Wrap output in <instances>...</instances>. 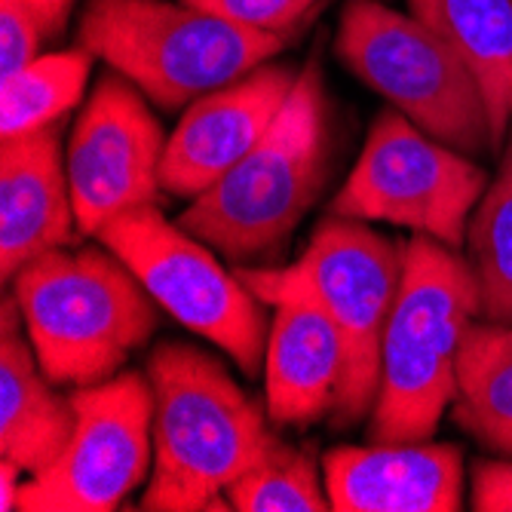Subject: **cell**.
Masks as SVG:
<instances>
[{"label": "cell", "mask_w": 512, "mask_h": 512, "mask_svg": "<svg viewBox=\"0 0 512 512\" xmlns=\"http://www.w3.org/2000/svg\"><path fill=\"white\" fill-rule=\"evenodd\" d=\"M154 387V470L148 512L230 509L227 488L273 445V421L227 368L191 347L160 344L148 359Z\"/></svg>", "instance_id": "cell-1"}, {"label": "cell", "mask_w": 512, "mask_h": 512, "mask_svg": "<svg viewBox=\"0 0 512 512\" xmlns=\"http://www.w3.org/2000/svg\"><path fill=\"white\" fill-rule=\"evenodd\" d=\"M332 172V123L322 68L310 59L261 142L188 203L178 224L237 267L267 264L319 200Z\"/></svg>", "instance_id": "cell-2"}, {"label": "cell", "mask_w": 512, "mask_h": 512, "mask_svg": "<svg viewBox=\"0 0 512 512\" xmlns=\"http://www.w3.org/2000/svg\"><path fill=\"white\" fill-rule=\"evenodd\" d=\"M476 319L479 289L470 261L439 240H408L402 286L381 341L371 442H424L436 433L454 402L457 356Z\"/></svg>", "instance_id": "cell-3"}, {"label": "cell", "mask_w": 512, "mask_h": 512, "mask_svg": "<svg viewBox=\"0 0 512 512\" xmlns=\"http://www.w3.org/2000/svg\"><path fill=\"white\" fill-rule=\"evenodd\" d=\"M25 335L56 387H92L114 375L157 332V301L108 249H53L13 279Z\"/></svg>", "instance_id": "cell-4"}, {"label": "cell", "mask_w": 512, "mask_h": 512, "mask_svg": "<svg viewBox=\"0 0 512 512\" xmlns=\"http://www.w3.org/2000/svg\"><path fill=\"white\" fill-rule=\"evenodd\" d=\"M405 243H393L368 221L329 215L313 230L298 261L283 267L246 264L237 276L267 304L292 298L316 301L347 347V368L332 411V424L350 430L362 424L378 399L381 341L402 286Z\"/></svg>", "instance_id": "cell-5"}, {"label": "cell", "mask_w": 512, "mask_h": 512, "mask_svg": "<svg viewBox=\"0 0 512 512\" xmlns=\"http://www.w3.org/2000/svg\"><path fill=\"white\" fill-rule=\"evenodd\" d=\"M77 40L163 111L191 108L286 50V37L163 0H89Z\"/></svg>", "instance_id": "cell-6"}, {"label": "cell", "mask_w": 512, "mask_h": 512, "mask_svg": "<svg viewBox=\"0 0 512 512\" xmlns=\"http://www.w3.org/2000/svg\"><path fill=\"white\" fill-rule=\"evenodd\" d=\"M335 56L436 142L467 157L494 151L491 114L476 74L417 16L375 0H347Z\"/></svg>", "instance_id": "cell-7"}, {"label": "cell", "mask_w": 512, "mask_h": 512, "mask_svg": "<svg viewBox=\"0 0 512 512\" xmlns=\"http://www.w3.org/2000/svg\"><path fill=\"white\" fill-rule=\"evenodd\" d=\"M96 240L138 276L160 310L221 347L243 375H258L270 338L267 304L237 273H227L215 261L212 246L188 234L178 221H166L157 206L114 218Z\"/></svg>", "instance_id": "cell-8"}, {"label": "cell", "mask_w": 512, "mask_h": 512, "mask_svg": "<svg viewBox=\"0 0 512 512\" xmlns=\"http://www.w3.org/2000/svg\"><path fill=\"white\" fill-rule=\"evenodd\" d=\"M485 188L482 166L390 108L371 123L365 148L329 212L408 227L417 237L460 249Z\"/></svg>", "instance_id": "cell-9"}, {"label": "cell", "mask_w": 512, "mask_h": 512, "mask_svg": "<svg viewBox=\"0 0 512 512\" xmlns=\"http://www.w3.org/2000/svg\"><path fill=\"white\" fill-rule=\"evenodd\" d=\"M77 411L65 451L22 482V512H111L154 470V387L120 375L71 390Z\"/></svg>", "instance_id": "cell-10"}, {"label": "cell", "mask_w": 512, "mask_h": 512, "mask_svg": "<svg viewBox=\"0 0 512 512\" xmlns=\"http://www.w3.org/2000/svg\"><path fill=\"white\" fill-rule=\"evenodd\" d=\"M148 96L123 74H105L86 99L68 138V184L80 237L102 230L163 191L160 166L166 135Z\"/></svg>", "instance_id": "cell-11"}, {"label": "cell", "mask_w": 512, "mask_h": 512, "mask_svg": "<svg viewBox=\"0 0 512 512\" xmlns=\"http://www.w3.org/2000/svg\"><path fill=\"white\" fill-rule=\"evenodd\" d=\"M301 71L264 62L246 77L197 99L166 138L160 181L178 200H197L234 169L273 126Z\"/></svg>", "instance_id": "cell-12"}, {"label": "cell", "mask_w": 512, "mask_h": 512, "mask_svg": "<svg viewBox=\"0 0 512 512\" xmlns=\"http://www.w3.org/2000/svg\"><path fill=\"white\" fill-rule=\"evenodd\" d=\"M335 512H457L463 454L448 442L344 445L322 457Z\"/></svg>", "instance_id": "cell-13"}, {"label": "cell", "mask_w": 512, "mask_h": 512, "mask_svg": "<svg viewBox=\"0 0 512 512\" xmlns=\"http://www.w3.org/2000/svg\"><path fill=\"white\" fill-rule=\"evenodd\" d=\"M62 157V126L10 138L0 148V273L4 283L34 258L80 237Z\"/></svg>", "instance_id": "cell-14"}, {"label": "cell", "mask_w": 512, "mask_h": 512, "mask_svg": "<svg viewBox=\"0 0 512 512\" xmlns=\"http://www.w3.org/2000/svg\"><path fill=\"white\" fill-rule=\"evenodd\" d=\"M347 368L338 325L316 301L273 307L264 356V408L273 427H310L332 417Z\"/></svg>", "instance_id": "cell-15"}, {"label": "cell", "mask_w": 512, "mask_h": 512, "mask_svg": "<svg viewBox=\"0 0 512 512\" xmlns=\"http://www.w3.org/2000/svg\"><path fill=\"white\" fill-rule=\"evenodd\" d=\"M74 424L71 393L46 378L31 341L0 335V457L34 476L65 451Z\"/></svg>", "instance_id": "cell-16"}, {"label": "cell", "mask_w": 512, "mask_h": 512, "mask_svg": "<svg viewBox=\"0 0 512 512\" xmlns=\"http://www.w3.org/2000/svg\"><path fill=\"white\" fill-rule=\"evenodd\" d=\"M408 10L476 74L497 151L512 126V0H408Z\"/></svg>", "instance_id": "cell-17"}, {"label": "cell", "mask_w": 512, "mask_h": 512, "mask_svg": "<svg viewBox=\"0 0 512 512\" xmlns=\"http://www.w3.org/2000/svg\"><path fill=\"white\" fill-rule=\"evenodd\" d=\"M454 424L512 460V325L476 319L457 356Z\"/></svg>", "instance_id": "cell-18"}, {"label": "cell", "mask_w": 512, "mask_h": 512, "mask_svg": "<svg viewBox=\"0 0 512 512\" xmlns=\"http://www.w3.org/2000/svg\"><path fill=\"white\" fill-rule=\"evenodd\" d=\"M92 56L83 46L37 56L19 74L0 80V135L4 142L62 123L83 99Z\"/></svg>", "instance_id": "cell-19"}, {"label": "cell", "mask_w": 512, "mask_h": 512, "mask_svg": "<svg viewBox=\"0 0 512 512\" xmlns=\"http://www.w3.org/2000/svg\"><path fill=\"white\" fill-rule=\"evenodd\" d=\"M503 145L500 169L470 215L467 261L479 289V319L512 325V132Z\"/></svg>", "instance_id": "cell-20"}, {"label": "cell", "mask_w": 512, "mask_h": 512, "mask_svg": "<svg viewBox=\"0 0 512 512\" xmlns=\"http://www.w3.org/2000/svg\"><path fill=\"white\" fill-rule=\"evenodd\" d=\"M227 503L237 512H325L332 509L325 473L304 445L273 439L249 473L227 488Z\"/></svg>", "instance_id": "cell-21"}, {"label": "cell", "mask_w": 512, "mask_h": 512, "mask_svg": "<svg viewBox=\"0 0 512 512\" xmlns=\"http://www.w3.org/2000/svg\"><path fill=\"white\" fill-rule=\"evenodd\" d=\"M181 4L224 16L243 28L279 34L289 40L310 22L322 0H181Z\"/></svg>", "instance_id": "cell-22"}, {"label": "cell", "mask_w": 512, "mask_h": 512, "mask_svg": "<svg viewBox=\"0 0 512 512\" xmlns=\"http://www.w3.org/2000/svg\"><path fill=\"white\" fill-rule=\"evenodd\" d=\"M40 19L22 0H0V77H13L40 56Z\"/></svg>", "instance_id": "cell-23"}, {"label": "cell", "mask_w": 512, "mask_h": 512, "mask_svg": "<svg viewBox=\"0 0 512 512\" xmlns=\"http://www.w3.org/2000/svg\"><path fill=\"white\" fill-rule=\"evenodd\" d=\"M473 509L512 512V460H479L473 467Z\"/></svg>", "instance_id": "cell-24"}, {"label": "cell", "mask_w": 512, "mask_h": 512, "mask_svg": "<svg viewBox=\"0 0 512 512\" xmlns=\"http://www.w3.org/2000/svg\"><path fill=\"white\" fill-rule=\"evenodd\" d=\"M22 4L40 19L46 40H56L65 31L74 10V0H22Z\"/></svg>", "instance_id": "cell-25"}, {"label": "cell", "mask_w": 512, "mask_h": 512, "mask_svg": "<svg viewBox=\"0 0 512 512\" xmlns=\"http://www.w3.org/2000/svg\"><path fill=\"white\" fill-rule=\"evenodd\" d=\"M19 476H22V470L16 467V463L0 457V509H4V512L19 509V494H22Z\"/></svg>", "instance_id": "cell-26"}]
</instances>
